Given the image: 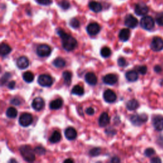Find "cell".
I'll return each instance as SVG.
<instances>
[{
	"label": "cell",
	"mask_w": 163,
	"mask_h": 163,
	"mask_svg": "<svg viewBox=\"0 0 163 163\" xmlns=\"http://www.w3.org/2000/svg\"><path fill=\"white\" fill-rule=\"evenodd\" d=\"M100 29H101L100 26L96 23H90L87 26L86 28L87 33L91 36L96 35L100 31Z\"/></svg>",
	"instance_id": "cell-11"
},
{
	"label": "cell",
	"mask_w": 163,
	"mask_h": 163,
	"mask_svg": "<svg viewBox=\"0 0 163 163\" xmlns=\"http://www.w3.org/2000/svg\"><path fill=\"white\" fill-rule=\"evenodd\" d=\"M63 103V102L62 99H56L50 102L49 105V107L51 110H58L59 109V108L62 107Z\"/></svg>",
	"instance_id": "cell-24"
},
{
	"label": "cell",
	"mask_w": 163,
	"mask_h": 163,
	"mask_svg": "<svg viewBox=\"0 0 163 163\" xmlns=\"http://www.w3.org/2000/svg\"><path fill=\"white\" fill-rule=\"evenodd\" d=\"M94 109L92 107H89V108H87V109L85 110V113L87 114V115H94Z\"/></svg>",
	"instance_id": "cell-43"
},
{
	"label": "cell",
	"mask_w": 163,
	"mask_h": 163,
	"mask_svg": "<svg viewBox=\"0 0 163 163\" xmlns=\"http://www.w3.org/2000/svg\"><path fill=\"white\" fill-rule=\"evenodd\" d=\"M38 82L41 86L49 87L52 85L53 79L49 75L43 74L39 76L38 78Z\"/></svg>",
	"instance_id": "cell-6"
},
{
	"label": "cell",
	"mask_w": 163,
	"mask_h": 163,
	"mask_svg": "<svg viewBox=\"0 0 163 163\" xmlns=\"http://www.w3.org/2000/svg\"><path fill=\"white\" fill-rule=\"evenodd\" d=\"M63 77L65 84L68 85H69L70 84L71 78H72L71 73L68 71H64L63 73Z\"/></svg>",
	"instance_id": "cell-31"
},
{
	"label": "cell",
	"mask_w": 163,
	"mask_h": 163,
	"mask_svg": "<svg viewBox=\"0 0 163 163\" xmlns=\"http://www.w3.org/2000/svg\"><path fill=\"white\" fill-rule=\"evenodd\" d=\"M137 71L141 75H145L147 72V68L146 66H140L137 68Z\"/></svg>",
	"instance_id": "cell-39"
},
{
	"label": "cell",
	"mask_w": 163,
	"mask_h": 163,
	"mask_svg": "<svg viewBox=\"0 0 163 163\" xmlns=\"http://www.w3.org/2000/svg\"><path fill=\"white\" fill-rule=\"evenodd\" d=\"M20 152L24 160L28 162H33L35 160V151L29 145H23L20 147Z\"/></svg>",
	"instance_id": "cell-2"
},
{
	"label": "cell",
	"mask_w": 163,
	"mask_h": 163,
	"mask_svg": "<svg viewBox=\"0 0 163 163\" xmlns=\"http://www.w3.org/2000/svg\"><path fill=\"white\" fill-rule=\"evenodd\" d=\"M126 78L129 82H136L138 79V73L133 70L129 71L126 73Z\"/></svg>",
	"instance_id": "cell-22"
},
{
	"label": "cell",
	"mask_w": 163,
	"mask_h": 163,
	"mask_svg": "<svg viewBox=\"0 0 163 163\" xmlns=\"http://www.w3.org/2000/svg\"><path fill=\"white\" fill-rule=\"evenodd\" d=\"M100 153H101V149L99 148H96V147L91 149L89 152L90 155L92 156H94V157L99 155Z\"/></svg>",
	"instance_id": "cell-37"
},
{
	"label": "cell",
	"mask_w": 163,
	"mask_h": 163,
	"mask_svg": "<svg viewBox=\"0 0 163 163\" xmlns=\"http://www.w3.org/2000/svg\"><path fill=\"white\" fill-rule=\"evenodd\" d=\"M89 7L92 12L95 13L100 12L102 10H103V6H102V5L98 2L94 1V0H92V1L89 2Z\"/></svg>",
	"instance_id": "cell-20"
},
{
	"label": "cell",
	"mask_w": 163,
	"mask_h": 163,
	"mask_svg": "<svg viewBox=\"0 0 163 163\" xmlns=\"http://www.w3.org/2000/svg\"><path fill=\"white\" fill-rule=\"evenodd\" d=\"M149 11L148 6L144 3H139L135 5L134 12L138 16H145Z\"/></svg>",
	"instance_id": "cell-8"
},
{
	"label": "cell",
	"mask_w": 163,
	"mask_h": 163,
	"mask_svg": "<svg viewBox=\"0 0 163 163\" xmlns=\"http://www.w3.org/2000/svg\"><path fill=\"white\" fill-rule=\"evenodd\" d=\"M140 26L143 29L147 31L152 30L155 26V21L154 19L148 16H145L143 17L140 20Z\"/></svg>",
	"instance_id": "cell-3"
},
{
	"label": "cell",
	"mask_w": 163,
	"mask_h": 163,
	"mask_svg": "<svg viewBox=\"0 0 163 163\" xmlns=\"http://www.w3.org/2000/svg\"><path fill=\"white\" fill-rule=\"evenodd\" d=\"M130 35H131L130 30L127 28H124L120 30L119 34V39L121 41H122V42H127V41L130 39Z\"/></svg>",
	"instance_id": "cell-21"
},
{
	"label": "cell",
	"mask_w": 163,
	"mask_h": 163,
	"mask_svg": "<svg viewBox=\"0 0 163 163\" xmlns=\"http://www.w3.org/2000/svg\"><path fill=\"white\" fill-rule=\"evenodd\" d=\"M35 1L41 5L48 6L52 3V0H35Z\"/></svg>",
	"instance_id": "cell-38"
},
{
	"label": "cell",
	"mask_w": 163,
	"mask_h": 163,
	"mask_svg": "<svg viewBox=\"0 0 163 163\" xmlns=\"http://www.w3.org/2000/svg\"><path fill=\"white\" fill-rule=\"evenodd\" d=\"M64 135L66 138L68 140H75L77 137V131L73 127H68L64 131Z\"/></svg>",
	"instance_id": "cell-18"
},
{
	"label": "cell",
	"mask_w": 163,
	"mask_h": 163,
	"mask_svg": "<svg viewBox=\"0 0 163 163\" xmlns=\"http://www.w3.org/2000/svg\"><path fill=\"white\" fill-rule=\"evenodd\" d=\"M53 64L56 68H63L66 65V61L61 57H57L53 61Z\"/></svg>",
	"instance_id": "cell-30"
},
{
	"label": "cell",
	"mask_w": 163,
	"mask_h": 163,
	"mask_svg": "<svg viewBox=\"0 0 163 163\" xmlns=\"http://www.w3.org/2000/svg\"><path fill=\"white\" fill-rule=\"evenodd\" d=\"M10 76H11V75L9 73H5L3 75L2 78V85L8 81V80L10 78Z\"/></svg>",
	"instance_id": "cell-41"
},
{
	"label": "cell",
	"mask_w": 163,
	"mask_h": 163,
	"mask_svg": "<svg viewBox=\"0 0 163 163\" xmlns=\"http://www.w3.org/2000/svg\"><path fill=\"white\" fill-rule=\"evenodd\" d=\"M61 140V135L60 133L56 131H54L51 135L49 141L51 143H52V144H56V143L60 141Z\"/></svg>",
	"instance_id": "cell-29"
},
{
	"label": "cell",
	"mask_w": 163,
	"mask_h": 163,
	"mask_svg": "<svg viewBox=\"0 0 163 163\" xmlns=\"http://www.w3.org/2000/svg\"><path fill=\"white\" fill-rule=\"evenodd\" d=\"M117 77L114 74H107L103 78V81L105 84L113 85L117 83Z\"/></svg>",
	"instance_id": "cell-15"
},
{
	"label": "cell",
	"mask_w": 163,
	"mask_h": 163,
	"mask_svg": "<svg viewBox=\"0 0 163 163\" xmlns=\"http://www.w3.org/2000/svg\"><path fill=\"white\" fill-rule=\"evenodd\" d=\"M31 106L36 111H40L43 109L45 106V102L43 98L40 97H37L33 99Z\"/></svg>",
	"instance_id": "cell-13"
},
{
	"label": "cell",
	"mask_w": 163,
	"mask_h": 163,
	"mask_svg": "<svg viewBox=\"0 0 163 163\" xmlns=\"http://www.w3.org/2000/svg\"><path fill=\"white\" fill-rule=\"evenodd\" d=\"M112 54L111 50L109 47H105L103 48H102L101 50V55L102 57H108Z\"/></svg>",
	"instance_id": "cell-32"
},
{
	"label": "cell",
	"mask_w": 163,
	"mask_h": 163,
	"mask_svg": "<svg viewBox=\"0 0 163 163\" xmlns=\"http://www.w3.org/2000/svg\"><path fill=\"white\" fill-rule=\"evenodd\" d=\"M103 98L107 103H113L117 99L116 94L110 89L105 91L103 93Z\"/></svg>",
	"instance_id": "cell-14"
},
{
	"label": "cell",
	"mask_w": 163,
	"mask_h": 163,
	"mask_svg": "<svg viewBox=\"0 0 163 163\" xmlns=\"http://www.w3.org/2000/svg\"><path fill=\"white\" fill-rule=\"evenodd\" d=\"M16 82L15 81H11L8 84V87L9 88V89H14V87L16 86Z\"/></svg>",
	"instance_id": "cell-45"
},
{
	"label": "cell",
	"mask_w": 163,
	"mask_h": 163,
	"mask_svg": "<svg viewBox=\"0 0 163 163\" xmlns=\"http://www.w3.org/2000/svg\"><path fill=\"white\" fill-rule=\"evenodd\" d=\"M56 32L62 40V45L65 50L70 52L76 48L78 43L75 38L68 35L61 28H57Z\"/></svg>",
	"instance_id": "cell-1"
},
{
	"label": "cell",
	"mask_w": 163,
	"mask_h": 163,
	"mask_svg": "<svg viewBox=\"0 0 163 163\" xmlns=\"http://www.w3.org/2000/svg\"><path fill=\"white\" fill-rule=\"evenodd\" d=\"M111 162H120V159H119L118 158H117V157H114V158H113L112 159Z\"/></svg>",
	"instance_id": "cell-48"
},
{
	"label": "cell",
	"mask_w": 163,
	"mask_h": 163,
	"mask_svg": "<svg viewBox=\"0 0 163 163\" xmlns=\"http://www.w3.org/2000/svg\"><path fill=\"white\" fill-rule=\"evenodd\" d=\"M130 120L133 124H134L136 126H140L142 124L145 123V122L147 121L148 117L145 113H142L140 115L134 114L131 115L130 117Z\"/></svg>",
	"instance_id": "cell-4"
},
{
	"label": "cell",
	"mask_w": 163,
	"mask_h": 163,
	"mask_svg": "<svg viewBox=\"0 0 163 163\" xmlns=\"http://www.w3.org/2000/svg\"><path fill=\"white\" fill-rule=\"evenodd\" d=\"M155 22L159 26H163V12H159L155 16Z\"/></svg>",
	"instance_id": "cell-34"
},
{
	"label": "cell",
	"mask_w": 163,
	"mask_h": 163,
	"mask_svg": "<svg viewBox=\"0 0 163 163\" xmlns=\"http://www.w3.org/2000/svg\"><path fill=\"white\" fill-rule=\"evenodd\" d=\"M152 124L155 130L158 131L163 130V117L161 115H155L152 119Z\"/></svg>",
	"instance_id": "cell-12"
},
{
	"label": "cell",
	"mask_w": 163,
	"mask_h": 163,
	"mask_svg": "<svg viewBox=\"0 0 163 163\" xmlns=\"http://www.w3.org/2000/svg\"><path fill=\"white\" fill-rule=\"evenodd\" d=\"M154 71H155V72H156V73H161V71H162V69H161V66H155V67H154Z\"/></svg>",
	"instance_id": "cell-47"
},
{
	"label": "cell",
	"mask_w": 163,
	"mask_h": 163,
	"mask_svg": "<svg viewBox=\"0 0 163 163\" xmlns=\"http://www.w3.org/2000/svg\"><path fill=\"white\" fill-rule=\"evenodd\" d=\"M64 162H73V161L71 159H68L64 160Z\"/></svg>",
	"instance_id": "cell-49"
},
{
	"label": "cell",
	"mask_w": 163,
	"mask_h": 163,
	"mask_svg": "<svg viewBox=\"0 0 163 163\" xmlns=\"http://www.w3.org/2000/svg\"><path fill=\"white\" fill-rule=\"evenodd\" d=\"M10 103L13 105L18 106V105H19L20 104V101L17 98H13L10 101Z\"/></svg>",
	"instance_id": "cell-44"
},
{
	"label": "cell",
	"mask_w": 163,
	"mask_h": 163,
	"mask_svg": "<svg viewBox=\"0 0 163 163\" xmlns=\"http://www.w3.org/2000/svg\"><path fill=\"white\" fill-rule=\"evenodd\" d=\"M70 25L71 27H72L74 29H77V28H78L80 27V21L79 20L76 19V18H73L70 20Z\"/></svg>",
	"instance_id": "cell-35"
},
{
	"label": "cell",
	"mask_w": 163,
	"mask_h": 163,
	"mask_svg": "<svg viewBox=\"0 0 163 163\" xmlns=\"http://www.w3.org/2000/svg\"><path fill=\"white\" fill-rule=\"evenodd\" d=\"M17 66L20 70H24L29 66V62L28 59L25 56L20 57L16 62Z\"/></svg>",
	"instance_id": "cell-16"
},
{
	"label": "cell",
	"mask_w": 163,
	"mask_h": 163,
	"mask_svg": "<svg viewBox=\"0 0 163 163\" xmlns=\"http://www.w3.org/2000/svg\"><path fill=\"white\" fill-rule=\"evenodd\" d=\"M85 82L91 85H95L98 82V78L94 73L89 72L87 73L85 76Z\"/></svg>",
	"instance_id": "cell-17"
},
{
	"label": "cell",
	"mask_w": 163,
	"mask_h": 163,
	"mask_svg": "<svg viewBox=\"0 0 163 163\" xmlns=\"http://www.w3.org/2000/svg\"><path fill=\"white\" fill-rule=\"evenodd\" d=\"M71 93L75 95H77V96H82L84 93V88L79 85H75L71 90Z\"/></svg>",
	"instance_id": "cell-26"
},
{
	"label": "cell",
	"mask_w": 163,
	"mask_h": 163,
	"mask_svg": "<svg viewBox=\"0 0 163 163\" xmlns=\"http://www.w3.org/2000/svg\"><path fill=\"white\" fill-rule=\"evenodd\" d=\"M155 153L154 149L152 148H147L146 150L144 152V154L147 158H151L153 155H154Z\"/></svg>",
	"instance_id": "cell-36"
},
{
	"label": "cell",
	"mask_w": 163,
	"mask_h": 163,
	"mask_svg": "<svg viewBox=\"0 0 163 163\" xmlns=\"http://www.w3.org/2000/svg\"><path fill=\"white\" fill-rule=\"evenodd\" d=\"M10 162H17V161H16V160H13V159H12V160L10 161Z\"/></svg>",
	"instance_id": "cell-50"
},
{
	"label": "cell",
	"mask_w": 163,
	"mask_h": 163,
	"mask_svg": "<svg viewBox=\"0 0 163 163\" xmlns=\"http://www.w3.org/2000/svg\"><path fill=\"white\" fill-rule=\"evenodd\" d=\"M139 103L137 100L136 99H131L130 101H127V103H126V108L128 110L130 111H133L137 110V108L139 107Z\"/></svg>",
	"instance_id": "cell-23"
},
{
	"label": "cell",
	"mask_w": 163,
	"mask_h": 163,
	"mask_svg": "<svg viewBox=\"0 0 163 163\" xmlns=\"http://www.w3.org/2000/svg\"><path fill=\"white\" fill-rule=\"evenodd\" d=\"M34 151H35V152L38 155H43L46 152L45 150V148H43L42 147H36L35 148V150H34Z\"/></svg>",
	"instance_id": "cell-40"
},
{
	"label": "cell",
	"mask_w": 163,
	"mask_h": 163,
	"mask_svg": "<svg viewBox=\"0 0 163 163\" xmlns=\"http://www.w3.org/2000/svg\"><path fill=\"white\" fill-rule=\"evenodd\" d=\"M60 7L63 10H68L70 8L71 4L68 0H61L58 3Z\"/></svg>",
	"instance_id": "cell-33"
},
{
	"label": "cell",
	"mask_w": 163,
	"mask_h": 163,
	"mask_svg": "<svg viewBox=\"0 0 163 163\" xmlns=\"http://www.w3.org/2000/svg\"><path fill=\"white\" fill-rule=\"evenodd\" d=\"M33 120V119L32 115L29 113H25L20 115L19 119V124L23 127H28L32 124Z\"/></svg>",
	"instance_id": "cell-7"
},
{
	"label": "cell",
	"mask_w": 163,
	"mask_h": 163,
	"mask_svg": "<svg viewBox=\"0 0 163 163\" xmlns=\"http://www.w3.org/2000/svg\"><path fill=\"white\" fill-rule=\"evenodd\" d=\"M110 123V117L106 112L102 113L99 119V124L101 127H106Z\"/></svg>",
	"instance_id": "cell-19"
},
{
	"label": "cell",
	"mask_w": 163,
	"mask_h": 163,
	"mask_svg": "<svg viewBox=\"0 0 163 163\" xmlns=\"http://www.w3.org/2000/svg\"><path fill=\"white\" fill-rule=\"evenodd\" d=\"M151 162L153 163L161 162V160L159 158H152V159L151 160Z\"/></svg>",
	"instance_id": "cell-46"
},
{
	"label": "cell",
	"mask_w": 163,
	"mask_h": 163,
	"mask_svg": "<svg viewBox=\"0 0 163 163\" xmlns=\"http://www.w3.org/2000/svg\"><path fill=\"white\" fill-rule=\"evenodd\" d=\"M23 80L27 83H31L34 80V78H35V76L32 72L28 71L25 72L23 75Z\"/></svg>",
	"instance_id": "cell-27"
},
{
	"label": "cell",
	"mask_w": 163,
	"mask_h": 163,
	"mask_svg": "<svg viewBox=\"0 0 163 163\" xmlns=\"http://www.w3.org/2000/svg\"><path fill=\"white\" fill-rule=\"evenodd\" d=\"M117 63L120 67H124L127 64L126 59L123 57L119 58V59L117 60Z\"/></svg>",
	"instance_id": "cell-42"
},
{
	"label": "cell",
	"mask_w": 163,
	"mask_h": 163,
	"mask_svg": "<svg viewBox=\"0 0 163 163\" xmlns=\"http://www.w3.org/2000/svg\"><path fill=\"white\" fill-rule=\"evenodd\" d=\"M36 54L38 56L41 57H48L51 54V49L48 45H40L36 49Z\"/></svg>",
	"instance_id": "cell-5"
},
{
	"label": "cell",
	"mask_w": 163,
	"mask_h": 163,
	"mask_svg": "<svg viewBox=\"0 0 163 163\" xmlns=\"http://www.w3.org/2000/svg\"><path fill=\"white\" fill-rule=\"evenodd\" d=\"M151 48L154 52H159L163 49V40L160 37H154L151 44Z\"/></svg>",
	"instance_id": "cell-9"
},
{
	"label": "cell",
	"mask_w": 163,
	"mask_h": 163,
	"mask_svg": "<svg viewBox=\"0 0 163 163\" xmlns=\"http://www.w3.org/2000/svg\"><path fill=\"white\" fill-rule=\"evenodd\" d=\"M6 115L9 118H16L17 115V110L13 107H9L6 111Z\"/></svg>",
	"instance_id": "cell-28"
},
{
	"label": "cell",
	"mask_w": 163,
	"mask_h": 163,
	"mask_svg": "<svg viewBox=\"0 0 163 163\" xmlns=\"http://www.w3.org/2000/svg\"><path fill=\"white\" fill-rule=\"evenodd\" d=\"M125 25L129 28H135L138 24V19L131 14L127 15L124 20Z\"/></svg>",
	"instance_id": "cell-10"
},
{
	"label": "cell",
	"mask_w": 163,
	"mask_h": 163,
	"mask_svg": "<svg viewBox=\"0 0 163 163\" xmlns=\"http://www.w3.org/2000/svg\"><path fill=\"white\" fill-rule=\"evenodd\" d=\"M12 50L11 47L5 43H2L0 45V54H1L2 56H6L8 55L10 53Z\"/></svg>",
	"instance_id": "cell-25"
}]
</instances>
